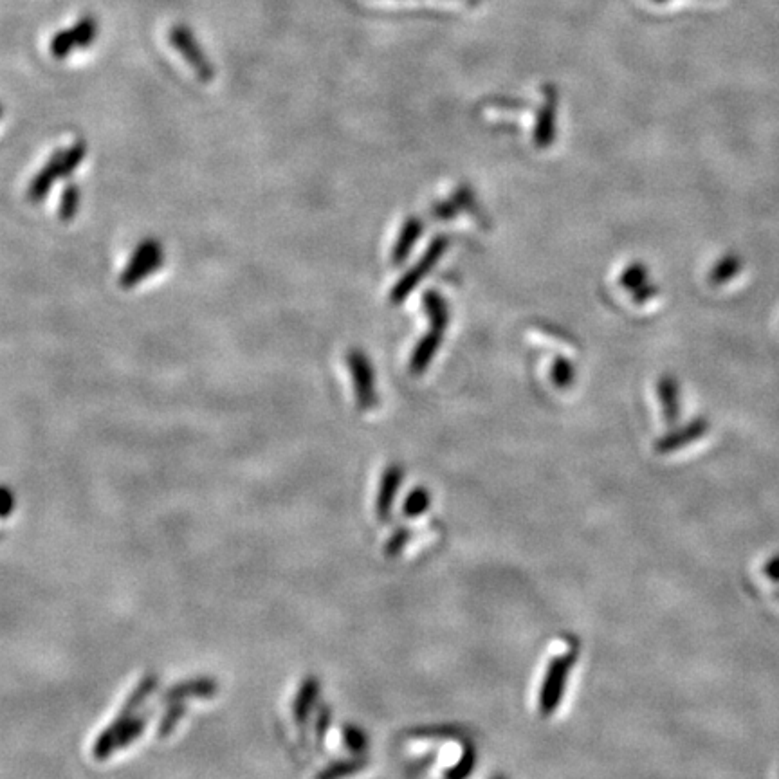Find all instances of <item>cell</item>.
Segmentation results:
<instances>
[{"label": "cell", "instance_id": "obj_22", "mask_svg": "<svg viewBox=\"0 0 779 779\" xmlns=\"http://www.w3.org/2000/svg\"><path fill=\"white\" fill-rule=\"evenodd\" d=\"M343 742L347 749L354 754H363L368 749L367 733L358 725H347L343 729Z\"/></svg>", "mask_w": 779, "mask_h": 779}, {"label": "cell", "instance_id": "obj_16", "mask_svg": "<svg viewBox=\"0 0 779 779\" xmlns=\"http://www.w3.org/2000/svg\"><path fill=\"white\" fill-rule=\"evenodd\" d=\"M422 224L417 219H410L403 228V235L397 242V248L394 251L395 264H399L412 249L413 242L421 237Z\"/></svg>", "mask_w": 779, "mask_h": 779}, {"label": "cell", "instance_id": "obj_11", "mask_svg": "<svg viewBox=\"0 0 779 779\" xmlns=\"http://www.w3.org/2000/svg\"><path fill=\"white\" fill-rule=\"evenodd\" d=\"M440 338H442V330L435 329L419 343V347L413 352L412 361H410V370H412L413 376H421L422 372L428 368L431 359L439 350Z\"/></svg>", "mask_w": 779, "mask_h": 779}, {"label": "cell", "instance_id": "obj_23", "mask_svg": "<svg viewBox=\"0 0 779 779\" xmlns=\"http://www.w3.org/2000/svg\"><path fill=\"white\" fill-rule=\"evenodd\" d=\"M363 765H365V760H359V758H356V760L338 761V763L330 765L329 769L320 772V778H343V776H350V774L363 769Z\"/></svg>", "mask_w": 779, "mask_h": 779}, {"label": "cell", "instance_id": "obj_20", "mask_svg": "<svg viewBox=\"0 0 779 779\" xmlns=\"http://www.w3.org/2000/svg\"><path fill=\"white\" fill-rule=\"evenodd\" d=\"M552 136H554V98H550V103H547L541 110L540 123H538V130H536V141L540 147H547V143L552 141Z\"/></svg>", "mask_w": 779, "mask_h": 779}, {"label": "cell", "instance_id": "obj_9", "mask_svg": "<svg viewBox=\"0 0 779 779\" xmlns=\"http://www.w3.org/2000/svg\"><path fill=\"white\" fill-rule=\"evenodd\" d=\"M444 249H446L444 240H437L435 244H431L430 251L426 253V257H424V260H422L421 264L415 267V269H412V273L406 276L403 282L395 287V302L403 300L404 296L412 291L413 287H415V284H417V282H421L422 278H424V273H426V271H428L431 266H435L437 258L442 255V251H444Z\"/></svg>", "mask_w": 779, "mask_h": 779}, {"label": "cell", "instance_id": "obj_24", "mask_svg": "<svg viewBox=\"0 0 779 779\" xmlns=\"http://www.w3.org/2000/svg\"><path fill=\"white\" fill-rule=\"evenodd\" d=\"M644 282H646V271H644V267L642 266H632L624 273V287H628L630 291H642V293H644V298H651L653 294L641 289V285L644 284Z\"/></svg>", "mask_w": 779, "mask_h": 779}, {"label": "cell", "instance_id": "obj_27", "mask_svg": "<svg viewBox=\"0 0 779 779\" xmlns=\"http://www.w3.org/2000/svg\"><path fill=\"white\" fill-rule=\"evenodd\" d=\"M763 572H765V576L772 579V581H779V554L772 556V558L765 563Z\"/></svg>", "mask_w": 779, "mask_h": 779}, {"label": "cell", "instance_id": "obj_21", "mask_svg": "<svg viewBox=\"0 0 779 779\" xmlns=\"http://www.w3.org/2000/svg\"><path fill=\"white\" fill-rule=\"evenodd\" d=\"M412 536L413 531L412 529H408V527L397 529V531L386 540L385 549H383L386 558H397V556L406 549V545L412 541Z\"/></svg>", "mask_w": 779, "mask_h": 779}, {"label": "cell", "instance_id": "obj_18", "mask_svg": "<svg viewBox=\"0 0 779 779\" xmlns=\"http://www.w3.org/2000/svg\"><path fill=\"white\" fill-rule=\"evenodd\" d=\"M742 271V260L734 255L722 258L711 271V282L715 285L727 284L734 276Z\"/></svg>", "mask_w": 779, "mask_h": 779}, {"label": "cell", "instance_id": "obj_28", "mask_svg": "<svg viewBox=\"0 0 779 779\" xmlns=\"http://www.w3.org/2000/svg\"><path fill=\"white\" fill-rule=\"evenodd\" d=\"M0 118H2V105H0Z\"/></svg>", "mask_w": 779, "mask_h": 779}, {"label": "cell", "instance_id": "obj_5", "mask_svg": "<svg viewBox=\"0 0 779 779\" xmlns=\"http://www.w3.org/2000/svg\"><path fill=\"white\" fill-rule=\"evenodd\" d=\"M709 428H711L709 421H706L704 417H698V419L688 422L686 426H682L679 430L670 431L668 435L660 437L655 442V451L659 455H670V453H675V451L684 450L689 444L702 439L709 431Z\"/></svg>", "mask_w": 779, "mask_h": 779}, {"label": "cell", "instance_id": "obj_7", "mask_svg": "<svg viewBox=\"0 0 779 779\" xmlns=\"http://www.w3.org/2000/svg\"><path fill=\"white\" fill-rule=\"evenodd\" d=\"M62 156H64V150H56L55 154L49 157L47 165L42 170H38V174L29 183L28 193H26L29 202L38 204V202L46 199L47 193L51 192L55 181L60 179Z\"/></svg>", "mask_w": 779, "mask_h": 779}, {"label": "cell", "instance_id": "obj_14", "mask_svg": "<svg viewBox=\"0 0 779 779\" xmlns=\"http://www.w3.org/2000/svg\"><path fill=\"white\" fill-rule=\"evenodd\" d=\"M78 49V42L74 37L73 28L62 29L51 38L49 42V51L55 56L56 60H64Z\"/></svg>", "mask_w": 779, "mask_h": 779}, {"label": "cell", "instance_id": "obj_25", "mask_svg": "<svg viewBox=\"0 0 779 779\" xmlns=\"http://www.w3.org/2000/svg\"><path fill=\"white\" fill-rule=\"evenodd\" d=\"M552 379L560 388H565V386H569L574 381V370L570 367L567 359H558L556 361V365L552 368Z\"/></svg>", "mask_w": 779, "mask_h": 779}, {"label": "cell", "instance_id": "obj_19", "mask_svg": "<svg viewBox=\"0 0 779 779\" xmlns=\"http://www.w3.org/2000/svg\"><path fill=\"white\" fill-rule=\"evenodd\" d=\"M74 37L78 42V49H87L98 37V20L92 15H83L73 26Z\"/></svg>", "mask_w": 779, "mask_h": 779}, {"label": "cell", "instance_id": "obj_3", "mask_svg": "<svg viewBox=\"0 0 779 779\" xmlns=\"http://www.w3.org/2000/svg\"><path fill=\"white\" fill-rule=\"evenodd\" d=\"M163 264H165V251H163L161 242H157L156 239L141 240L138 248L134 249L129 264L121 273V287L132 289L134 285L143 282L154 271L161 269Z\"/></svg>", "mask_w": 779, "mask_h": 779}, {"label": "cell", "instance_id": "obj_2", "mask_svg": "<svg viewBox=\"0 0 779 779\" xmlns=\"http://www.w3.org/2000/svg\"><path fill=\"white\" fill-rule=\"evenodd\" d=\"M168 42L183 56L184 62L192 67L193 73L201 82L208 83L215 78V67L211 65L192 29L184 24H175L168 31Z\"/></svg>", "mask_w": 779, "mask_h": 779}, {"label": "cell", "instance_id": "obj_4", "mask_svg": "<svg viewBox=\"0 0 779 779\" xmlns=\"http://www.w3.org/2000/svg\"><path fill=\"white\" fill-rule=\"evenodd\" d=\"M349 367L350 372H352L358 406L361 410H370L377 403L376 381H374L372 365L365 354H361L358 350H352L349 354Z\"/></svg>", "mask_w": 779, "mask_h": 779}, {"label": "cell", "instance_id": "obj_6", "mask_svg": "<svg viewBox=\"0 0 779 779\" xmlns=\"http://www.w3.org/2000/svg\"><path fill=\"white\" fill-rule=\"evenodd\" d=\"M403 484V469L401 466H390L386 468L381 478V486L377 493L376 513L381 522H388L392 516V507H394L395 496L399 493V487Z\"/></svg>", "mask_w": 779, "mask_h": 779}, {"label": "cell", "instance_id": "obj_12", "mask_svg": "<svg viewBox=\"0 0 779 779\" xmlns=\"http://www.w3.org/2000/svg\"><path fill=\"white\" fill-rule=\"evenodd\" d=\"M80 202H82V192H80L78 184H67L64 193H62V199H60L58 219L62 222H71L80 210Z\"/></svg>", "mask_w": 779, "mask_h": 779}, {"label": "cell", "instance_id": "obj_13", "mask_svg": "<svg viewBox=\"0 0 779 779\" xmlns=\"http://www.w3.org/2000/svg\"><path fill=\"white\" fill-rule=\"evenodd\" d=\"M87 143L83 139H76L71 147L64 150L62 166H60V179H65L73 174L78 166L82 165L83 157L87 156Z\"/></svg>", "mask_w": 779, "mask_h": 779}, {"label": "cell", "instance_id": "obj_8", "mask_svg": "<svg viewBox=\"0 0 779 779\" xmlns=\"http://www.w3.org/2000/svg\"><path fill=\"white\" fill-rule=\"evenodd\" d=\"M657 395H659L660 406H662V415L664 421L668 424H675L679 421L682 406H680V386L671 376H664L657 385Z\"/></svg>", "mask_w": 779, "mask_h": 779}, {"label": "cell", "instance_id": "obj_15", "mask_svg": "<svg viewBox=\"0 0 779 779\" xmlns=\"http://www.w3.org/2000/svg\"><path fill=\"white\" fill-rule=\"evenodd\" d=\"M431 496L426 487H415L410 495L406 496L403 505V513L408 518L422 516L430 509Z\"/></svg>", "mask_w": 779, "mask_h": 779}, {"label": "cell", "instance_id": "obj_26", "mask_svg": "<svg viewBox=\"0 0 779 779\" xmlns=\"http://www.w3.org/2000/svg\"><path fill=\"white\" fill-rule=\"evenodd\" d=\"M330 722H332V715H330L329 709L325 707V709L321 711L320 716H318V724H316V738H318V742L321 743L325 740L327 731H329Z\"/></svg>", "mask_w": 779, "mask_h": 779}, {"label": "cell", "instance_id": "obj_1", "mask_svg": "<svg viewBox=\"0 0 779 779\" xmlns=\"http://www.w3.org/2000/svg\"><path fill=\"white\" fill-rule=\"evenodd\" d=\"M576 660H578V651L576 650L567 651L560 657L550 660L545 679L541 684L540 700H538L541 716H552L558 711L563 695H565V689H567L570 671L574 668Z\"/></svg>", "mask_w": 779, "mask_h": 779}, {"label": "cell", "instance_id": "obj_10", "mask_svg": "<svg viewBox=\"0 0 779 779\" xmlns=\"http://www.w3.org/2000/svg\"><path fill=\"white\" fill-rule=\"evenodd\" d=\"M318 695H320V682L314 677H309L303 682L302 688L298 691V697L294 700L293 711L296 724L302 725L307 722V718L311 715L314 704L318 700Z\"/></svg>", "mask_w": 779, "mask_h": 779}, {"label": "cell", "instance_id": "obj_17", "mask_svg": "<svg viewBox=\"0 0 779 779\" xmlns=\"http://www.w3.org/2000/svg\"><path fill=\"white\" fill-rule=\"evenodd\" d=\"M475 765H477V751H475V747H473L471 743H466V745H464V751L460 754L459 760H457V763H455L451 769L444 772V776L450 779L466 778V776H469V774L473 772Z\"/></svg>", "mask_w": 779, "mask_h": 779}]
</instances>
